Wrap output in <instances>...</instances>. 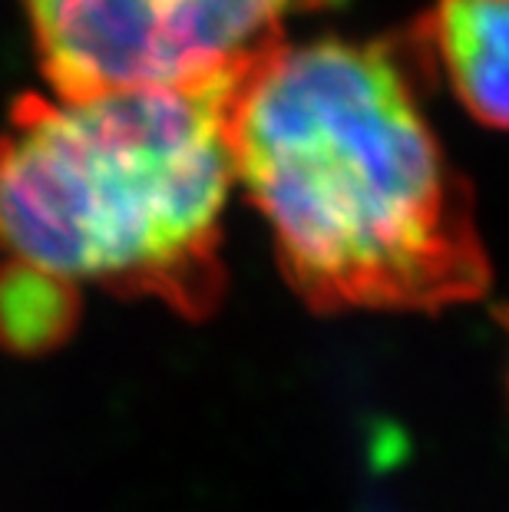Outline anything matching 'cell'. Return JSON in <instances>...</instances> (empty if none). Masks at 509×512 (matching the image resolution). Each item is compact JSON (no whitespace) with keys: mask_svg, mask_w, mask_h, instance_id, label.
<instances>
[{"mask_svg":"<svg viewBox=\"0 0 509 512\" xmlns=\"http://www.w3.org/2000/svg\"><path fill=\"white\" fill-rule=\"evenodd\" d=\"M225 143L308 308L440 311L490 288L470 182L384 43H275L225 93Z\"/></svg>","mask_w":509,"mask_h":512,"instance_id":"obj_1","label":"cell"},{"mask_svg":"<svg viewBox=\"0 0 509 512\" xmlns=\"http://www.w3.org/2000/svg\"><path fill=\"white\" fill-rule=\"evenodd\" d=\"M229 83L34 96L0 133V255L205 318L225 288Z\"/></svg>","mask_w":509,"mask_h":512,"instance_id":"obj_2","label":"cell"},{"mask_svg":"<svg viewBox=\"0 0 509 512\" xmlns=\"http://www.w3.org/2000/svg\"><path fill=\"white\" fill-rule=\"evenodd\" d=\"M60 96L229 83L298 10L341 0H24Z\"/></svg>","mask_w":509,"mask_h":512,"instance_id":"obj_3","label":"cell"},{"mask_svg":"<svg viewBox=\"0 0 509 512\" xmlns=\"http://www.w3.org/2000/svg\"><path fill=\"white\" fill-rule=\"evenodd\" d=\"M420 50L476 123L509 129V0H437Z\"/></svg>","mask_w":509,"mask_h":512,"instance_id":"obj_4","label":"cell"},{"mask_svg":"<svg viewBox=\"0 0 509 512\" xmlns=\"http://www.w3.org/2000/svg\"><path fill=\"white\" fill-rule=\"evenodd\" d=\"M70 288L37 271L7 265L0 271V334L14 347H43L67 331Z\"/></svg>","mask_w":509,"mask_h":512,"instance_id":"obj_5","label":"cell"}]
</instances>
